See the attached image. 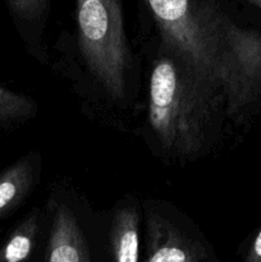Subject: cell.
Returning <instances> with one entry per match:
<instances>
[{"instance_id": "6da1fadb", "label": "cell", "mask_w": 261, "mask_h": 262, "mask_svg": "<svg viewBox=\"0 0 261 262\" xmlns=\"http://www.w3.org/2000/svg\"><path fill=\"white\" fill-rule=\"evenodd\" d=\"M224 115L219 87L161 42L147 81L146 129L151 147L171 163L194 161L211 150Z\"/></svg>"}, {"instance_id": "7a4b0ae2", "label": "cell", "mask_w": 261, "mask_h": 262, "mask_svg": "<svg viewBox=\"0 0 261 262\" xmlns=\"http://www.w3.org/2000/svg\"><path fill=\"white\" fill-rule=\"evenodd\" d=\"M82 60L105 99L129 106L135 99V58L124 30L120 0H76Z\"/></svg>"}, {"instance_id": "3957f363", "label": "cell", "mask_w": 261, "mask_h": 262, "mask_svg": "<svg viewBox=\"0 0 261 262\" xmlns=\"http://www.w3.org/2000/svg\"><path fill=\"white\" fill-rule=\"evenodd\" d=\"M209 19L227 117L242 118L261 99V32L237 25L212 3Z\"/></svg>"}, {"instance_id": "277c9868", "label": "cell", "mask_w": 261, "mask_h": 262, "mask_svg": "<svg viewBox=\"0 0 261 262\" xmlns=\"http://www.w3.org/2000/svg\"><path fill=\"white\" fill-rule=\"evenodd\" d=\"M160 31L161 42L186 56L202 76L220 87L216 41L202 0H145ZM223 94V92H222Z\"/></svg>"}, {"instance_id": "5b68a950", "label": "cell", "mask_w": 261, "mask_h": 262, "mask_svg": "<svg viewBox=\"0 0 261 262\" xmlns=\"http://www.w3.org/2000/svg\"><path fill=\"white\" fill-rule=\"evenodd\" d=\"M143 216L145 262H202L215 260L210 243L199 228L173 204L145 200Z\"/></svg>"}, {"instance_id": "8992f818", "label": "cell", "mask_w": 261, "mask_h": 262, "mask_svg": "<svg viewBox=\"0 0 261 262\" xmlns=\"http://www.w3.org/2000/svg\"><path fill=\"white\" fill-rule=\"evenodd\" d=\"M44 261H92L91 250L78 217L66 201L54 197L50 199V227Z\"/></svg>"}, {"instance_id": "52a82bcc", "label": "cell", "mask_w": 261, "mask_h": 262, "mask_svg": "<svg viewBox=\"0 0 261 262\" xmlns=\"http://www.w3.org/2000/svg\"><path fill=\"white\" fill-rule=\"evenodd\" d=\"M41 154L31 151L0 171V223L14 214L40 182Z\"/></svg>"}, {"instance_id": "ba28073f", "label": "cell", "mask_w": 261, "mask_h": 262, "mask_svg": "<svg viewBox=\"0 0 261 262\" xmlns=\"http://www.w3.org/2000/svg\"><path fill=\"white\" fill-rule=\"evenodd\" d=\"M142 206L132 197L115 206L109 229L110 257L118 262H137L142 258Z\"/></svg>"}, {"instance_id": "9c48e42d", "label": "cell", "mask_w": 261, "mask_h": 262, "mask_svg": "<svg viewBox=\"0 0 261 262\" xmlns=\"http://www.w3.org/2000/svg\"><path fill=\"white\" fill-rule=\"evenodd\" d=\"M5 3L27 51L40 63H45L42 37L50 0H5Z\"/></svg>"}, {"instance_id": "30bf717a", "label": "cell", "mask_w": 261, "mask_h": 262, "mask_svg": "<svg viewBox=\"0 0 261 262\" xmlns=\"http://www.w3.org/2000/svg\"><path fill=\"white\" fill-rule=\"evenodd\" d=\"M44 230V212L35 207L9 230L0 242V262H23L32 258Z\"/></svg>"}, {"instance_id": "8fae6325", "label": "cell", "mask_w": 261, "mask_h": 262, "mask_svg": "<svg viewBox=\"0 0 261 262\" xmlns=\"http://www.w3.org/2000/svg\"><path fill=\"white\" fill-rule=\"evenodd\" d=\"M37 114V105L31 97L0 84V132L27 123Z\"/></svg>"}, {"instance_id": "7c38bea8", "label": "cell", "mask_w": 261, "mask_h": 262, "mask_svg": "<svg viewBox=\"0 0 261 262\" xmlns=\"http://www.w3.org/2000/svg\"><path fill=\"white\" fill-rule=\"evenodd\" d=\"M246 262H261V228L253 237L247 253L245 256Z\"/></svg>"}, {"instance_id": "4fadbf2b", "label": "cell", "mask_w": 261, "mask_h": 262, "mask_svg": "<svg viewBox=\"0 0 261 262\" xmlns=\"http://www.w3.org/2000/svg\"><path fill=\"white\" fill-rule=\"evenodd\" d=\"M246 2H248L250 4H252L253 7L258 8V9L261 10V0H246Z\"/></svg>"}]
</instances>
